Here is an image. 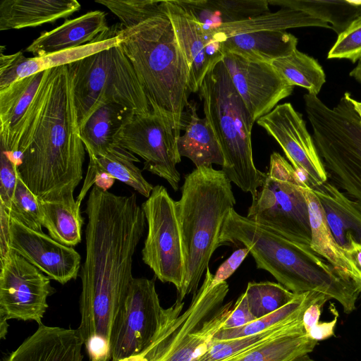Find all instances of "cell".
<instances>
[{"label":"cell","mask_w":361,"mask_h":361,"mask_svg":"<svg viewBox=\"0 0 361 361\" xmlns=\"http://www.w3.org/2000/svg\"><path fill=\"white\" fill-rule=\"evenodd\" d=\"M298 39L285 30H262L230 36L221 42L224 54L271 63L297 49Z\"/></svg>","instance_id":"4316f807"},{"label":"cell","mask_w":361,"mask_h":361,"mask_svg":"<svg viewBox=\"0 0 361 361\" xmlns=\"http://www.w3.org/2000/svg\"><path fill=\"white\" fill-rule=\"evenodd\" d=\"M350 102L353 106L355 111L357 114L361 124V102L355 99L352 97H350Z\"/></svg>","instance_id":"f907efd6"},{"label":"cell","mask_w":361,"mask_h":361,"mask_svg":"<svg viewBox=\"0 0 361 361\" xmlns=\"http://www.w3.org/2000/svg\"><path fill=\"white\" fill-rule=\"evenodd\" d=\"M177 3L208 34L220 27L269 12L267 0H181ZM214 37V36H213Z\"/></svg>","instance_id":"cb8c5ba5"},{"label":"cell","mask_w":361,"mask_h":361,"mask_svg":"<svg viewBox=\"0 0 361 361\" xmlns=\"http://www.w3.org/2000/svg\"><path fill=\"white\" fill-rule=\"evenodd\" d=\"M330 299L329 297H325L314 302L305 310L302 319L305 332L319 322L322 307Z\"/></svg>","instance_id":"7dc6e473"},{"label":"cell","mask_w":361,"mask_h":361,"mask_svg":"<svg viewBox=\"0 0 361 361\" xmlns=\"http://www.w3.org/2000/svg\"><path fill=\"white\" fill-rule=\"evenodd\" d=\"M269 5L303 11L310 16L331 23V29L339 35L361 15V1L269 0Z\"/></svg>","instance_id":"836d02e7"},{"label":"cell","mask_w":361,"mask_h":361,"mask_svg":"<svg viewBox=\"0 0 361 361\" xmlns=\"http://www.w3.org/2000/svg\"><path fill=\"white\" fill-rule=\"evenodd\" d=\"M249 253L250 250L245 247L233 252L232 255L219 266L216 274L213 275L211 283L212 286L214 287L221 282L226 281V280L240 267Z\"/></svg>","instance_id":"7bdbcfd3"},{"label":"cell","mask_w":361,"mask_h":361,"mask_svg":"<svg viewBox=\"0 0 361 361\" xmlns=\"http://www.w3.org/2000/svg\"><path fill=\"white\" fill-rule=\"evenodd\" d=\"M349 75L361 85V61L350 71Z\"/></svg>","instance_id":"681fc988"},{"label":"cell","mask_w":361,"mask_h":361,"mask_svg":"<svg viewBox=\"0 0 361 361\" xmlns=\"http://www.w3.org/2000/svg\"><path fill=\"white\" fill-rule=\"evenodd\" d=\"M117 25L82 46L41 57H26L22 51L0 54V90L13 82L48 69L71 64L90 55L118 44Z\"/></svg>","instance_id":"d6986e66"},{"label":"cell","mask_w":361,"mask_h":361,"mask_svg":"<svg viewBox=\"0 0 361 361\" xmlns=\"http://www.w3.org/2000/svg\"><path fill=\"white\" fill-rule=\"evenodd\" d=\"M231 182L212 166L195 168L185 176L176 201L185 258V275L176 301L198 290L202 275L219 245L225 219L235 204Z\"/></svg>","instance_id":"5b68a950"},{"label":"cell","mask_w":361,"mask_h":361,"mask_svg":"<svg viewBox=\"0 0 361 361\" xmlns=\"http://www.w3.org/2000/svg\"><path fill=\"white\" fill-rule=\"evenodd\" d=\"M256 317L250 310L247 297L242 293L233 304L231 314L224 322L222 329H235L255 321Z\"/></svg>","instance_id":"b9f144b4"},{"label":"cell","mask_w":361,"mask_h":361,"mask_svg":"<svg viewBox=\"0 0 361 361\" xmlns=\"http://www.w3.org/2000/svg\"><path fill=\"white\" fill-rule=\"evenodd\" d=\"M0 326H1V338H4V336L6 334L7 329H8V324L7 320L4 319H0Z\"/></svg>","instance_id":"816d5d0a"},{"label":"cell","mask_w":361,"mask_h":361,"mask_svg":"<svg viewBox=\"0 0 361 361\" xmlns=\"http://www.w3.org/2000/svg\"><path fill=\"white\" fill-rule=\"evenodd\" d=\"M341 252L352 269L351 279L361 293V245L353 242L348 249L341 248Z\"/></svg>","instance_id":"f6af8a7d"},{"label":"cell","mask_w":361,"mask_h":361,"mask_svg":"<svg viewBox=\"0 0 361 361\" xmlns=\"http://www.w3.org/2000/svg\"><path fill=\"white\" fill-rule=\"evenodd\" d=\"M257 123L279 143L300 180L309 188L327 181L329 174L313 137L302 115L290 103L277 105Z\"/></svg>","instance_id":"9a60e30c"},{"label":"cell","mask_w":361,"mask_h":361,"mask_svg":"<svg viewBox=\"0 0 361 361\" xmlns=\"http://www.w3.org/2000/svg\"><path fill=\"white\" fill-rule=\"evenodd\" d=\"M0 262H1L11 250L9 247L11 218L6 210L1 206H0Z\"/></svg>","instance_id":"bcb514c9"},{"label":"cell","mask_w":361,"mask_h":361,"mask_svg":"<svg viewBox=\"0 0 361 361\" xmlns=\"http://www.w3.org/2000/svg\"><path fill=\"white\" fill-rule=\"evenodd\" d=\"M1 151L39 200L72 195L82 179L85 148L80 137L68 65L48 69L25 113L6 135Z\"/></svg>","instance_id":"6da1fadb"},{"label":"cell","mask_w":361,"mask_h":361,"mask_svg":"<svg viewBox=\"0 0 361 361\" xmlns=\"http://www.w3.org/2000/svg\"><path fill=\"white\" fill-rule=\"evenodd\" d=\"M80 8L75 0H3L0 30H18L51 23Z\"/></svg>","instance_id":"d4e9b609"},{"label":"cell","mask_w":361,"mask_h":361,"mask_svg":"<svg viewBox=\"0 0 361 361\" xmlns=\"http://www.w3.org/2000/svg\"><path fill=\"white\" fill-rule=\"evenodd\" d=\"M85 259L79 276L83 341L99 336L110 343L111 333L131 283L133 258L146 220L137 196L118 195L94 185L85 210Z\"/></svg>","instance_id":"7a4b0ae2"},{"label":"cell","mask_w":361,"mask_h":361,"mask_svg":"<svg viewBox=\"0 0 361 361\" xmlns=\"http://www.w3.org/2000/svg\"><path fill=\"white\" fill-rule=\"evenodd\" d=\"M80 129L99 108L118 104L135 114L151 111L130 61L119 44L68 64Z\"/></svg>","instance_id":"ba28073f"},{"label":"cell","mask_w":361,"mask_h":361,"mask_svg":"<svg viewBox=\"0 0 361 361\" xmlns=\"http://www.w3.org/2000/svg\"><path fill=\"white\" fill-rule=\"evenodd\" d=\"M327 59H348L352 63L361 61V15L338 35Z\"/></svg>","instance_id":"ab89813d"},{"label":"cell","mask_w":361,"mask_h":361,"mask_svg":"<svg viewBox=\"0 0 361 361\" xmlns=\"http://www.w3.org/2000/svg\"><path fill=\"white\" fill-rule=\"evenodd\" d=\"M182 123L185 133L178 140L180 156L190 159L196 168L222 166L224 159L217 138L206 118L198 116L195 103H188Z\"/></svg>","instance_id":"484cf974"},{"label":"cell","mask_w":361,"mask_h":361,"mask_svg":"<svg viewBox=\"0 0 361 361\" xmlns=\"http://www.w3.org/2000/svg\"><path fill=\"white\" fill-rule=\"evenodd\" d=\"M109 29L104 12L89 11L66 20L51 30L42 32L25 51L34 57L44 56L92 42Z\"/></svg>","instance_id":"44dd1931"},{"label":"cell","mask_w":361,"mask_h":361,"mask_svg":"<svg viewBox=\"0 0 361 361\" xmlns=\"http://www.w3.org/2000/svg\"><path fill=\"white\" fill-rule=\"evenodd\" d=\"M44 72L19 79L0 90V136L18 123L34 99Z\"/></svg>","instance_id":"e575fe53"},{"label":"cell","mask_w":361,"mask_h":361,"mask_svg":"<svg viewBox=\"0 0 361 361\" xmlns=\"http://www.w3.org/2000/svg\"><path fill=\"white\" fill-rule=\"evenodd\" d=\"M155 276L134 278L113 325L111 361H123L146 348L161 331L182 312L184 302L161 306Z\"/></svg>","instance_id":"8fae6325"},{"label":"cell","mask_w":361,"mask_h":361,"mask_svg":"<svg viewBox=\"0 0 361 361\" xmlns=\"http://www.w3.org/2000/svg\"><path fill=\"white\" fill-rule=\"evenodd\" d=\"M293 166L279 153L270 156L269 169L252 196L246 217L283 237L310 246L311 231L303 188Z\"/></svg>","instance_id":"30bf717a"},{"label":"cell","mask_w":361,"mask_h":361,"mask_svg":"<svg viewBox=\"0 0 361 361\" xmlns=\"http://www.w3.org/2000/svg\"><path fill=\"white\" fill-rule=\"evenodd\" d=\"M344 93L331 109L318 97L304 95L305 110L312 128V137L328 174L361 212V124Z\"/></svg>","instance_id":"52a82bcc"},{"label":"cell","mask_w":361,"mask_h":361,"mask_svg":"<svg viewBox=\"0 0 361 361\" xmlns=\"http://www.w3.org/2000/svg\"><path fill=\"white\" fill-rule=\"evenodd\" d=\"M338 313L330 322H318L313 327L309 329L306 334L316 341L325 340L334 334V329L338 319Z\"/></svg>","instance_id":"c3c4849f"},{"label":"cell","mask_w":361,"mask_h":361,"mask_svg":"<svg viewBox=\"0 0 361 361\" xmlns=\"http://www.w3.org/2000/svg\"><path fill=\"white\" fill-rule=\"evenodd\" d=\"M317 344V341L312 340L305 330L290 332L222 361H293L311 353Z\"/></svg>","instance_id":"d6a6232c"},{"label":"cell","mask_w":361,"mask_h":361,"mask_svg":"<svg viewBox=\"0 0 361 361\" xmlns=\"http://www.w3.org/2000/svg\"><path fill=\"white\" fill-rule=\"evenodd\" d=\"M222 61L254 122L271 111L293 91L294 86L269 63L232 53H225Z\"/></svg>","instance_id":"2e32d148"},{"label":"cell","mask_w":361,"mask_h":361,"mask_svg":"<svg viewBox=\"0 0 361 361\" xmlns=\"http://www.w3.org/2000/svg\"><path fill=\"white\" fill-rule=\"evenodd\" d=\"M325 297L329 296L317 291L297 294L290 302L275 312L238 328L221 329L213 338L231 339L257 334L280 322L303 315L310 305Z\"/></svg>","instance_id":"8d00e7d4"},{"label":"cell","mask_w":361,"mask_h":361,"mask_svg":"<svg viewBox=\"0 0 361 361\" xmlns=\"http://www.w3.org/2000/svg\"><path fill=\"white\" fill-rule=\"evenodd\" d=\"M293 361H314L313 359H312L308 354H305L302 355H300L298 357H296Z\"/></svg>","instance_id":"f5cc1de1"},{"label":"cell","mask_w":361,"mask_h":361,"mask_svg":"<svg viewBox=\"0 0 361 361\" xmlns=\"http://www.w3.org/2000/svg\"><path fill=\"white\" fill-rule=\"evenodd\" d=\"M133 114L135 113L131 109L115 103L96 110L80 129L89 158L98 157L117 146L116 136Z\"/></svg>","instance_id":"83f0119b"},{"label":"cell","mask_w":361,"mask_h":361,"mask_svg":"<svg viewBox=\"0 0 361 361\" xmlns=\"http://www.w3.org/2000/svg\"><path fill=\"white\" fill-rule=\"evenodd\" d=\"M10 249L61 284L76 279L81 267L80 254L73 247L11 219Z\"/></svg>","instance_id":"e0dca14e"},{"label":"cell","mask_w":361,"mask_h":361,"mask_svg":"<svg viewBox=\"0 0 361 361\" xmlns=\"http://www.w3.org/2000/svg\"><path fill=\"white\" fill-rule=\"evenodd\" d=\"M78 329L39 325L4 361H82Z\"/></svg>","instance_id":"ffe728a7"},{"label":"cell","mask_w":361,"mask_h":361,"mask_svg":"<svg viewBox=\"0 0 361 361\" xmlns=\"http://www.w3.org/2000/svg\"><path fill=\"white\" fill-rule=\"evenodd\" d=\"M147 224L142 259L163 283L182 289L185 258L176 201L163 185L154 186L141 205Z\"/></svg>","instance_id":"7c38bea8"},{"label":"cell","mask_w":361,"mask_h":361,"mask_svg":"<svg viewBox=\"0 0 361 361\" xmlns=\"http://www.w3.org/2000/svg\"><path fill=\"white\" fill-rule=\"evenodd\" d=\"M199 92L205 118L224 156L221 170L231 183L253 196L265 176L253 160L251 134L255 122L223 61L208 72Z\"/></svg>","instance_id":"8992f818"},{"label":"cell","mask_w":361,"mask_h":361,"mask_svg":"<svg viewBox=\"0 0 361 361\" xmlns=\"http://www.w3.org/2000/svg\"><path fill=\"white\" fill-rule=\"evenodd\" d=\"M303 192L308 209L311 248L351 279L352 269L332 235L319 200L309 187H304Z\"/></svg>","instance_id":"1f68e13d"},{"label":"cell","mask_w":361,"mask_h":361,"mask_svg":"<svg viewBox=\"0 0 361 361\" xmlns=\"http://www.w3.org/2000/svg\"><path fill=\"white\" fill-rule=\"evenodd\" d=\"M213 274L206 270L201 287L189 307L166 325L141 353L123 361H193L223 328L233 305H224L229 287L226 281L212 287Z\"/></svg>","instance_id":"9c48e42d"},{"label":"cell","mask_w":361,"mask_h":361,"mask_svg":"<svg viewBox=\"0 0 361 361\" xmlns=\"http://www.w3.org/2000/svg\"><path fill=\"white\" fill-rule=\"evenodd\" d=\"M311 189L321 202L338 246L348 249L353 242L361 245V212L355 203L328 180Z\"/></svg>","instance_id":"603a6c76"},{"label":"cell","mask_w":361,"mask_h":361,"mask_svg":"<svg viewBox=\"0 0 361 361\" xmlns=\"http://www.w3.org/2000/svg\"><path fill=\"white\" fill-rule=\"evenodd\" d=\"M42 226L49 235L56 241L73 247L82 240V227L84 223L80 214V206L73 195L59 200H39Z\"/></svg>","instance_id":"f1b7e54d"},{"label":"cell","mask_w":361,"mask_h":361,"mask_svg":"<svg viewBox=\"0 0 361 361\" xmlns=\"http://www.w3.org/2000/svg\"><path fill=\"white\" fill-rule=\"evenodd\" d=\"M18 180L17 169L13 160L3 151L0 154V206L9 214Z\"/></svg>","instance_id":"60d3db41"},{"label":"cell","mask_w":361,"mask_h":361,"mask_svg":"<svg viewBox=\"0 0 361 361\" xmlns=\"http://www.w3.org/2000/svg\"><path fill=\"white\" fill-rule=\"evenodd\" d=\"M134 162H140V160L133 153L118 145L110 148L98 157L89 158L85 178L76 198L77 203L81 205L90 188L104 174L130 186L148 198L154 186L144 178L142 171Z\"/></svg>","instance_id":"7402d4cb"},{"label":"cell","mask_w":361,"mask_h":361,"mask_svg":"<svg viewBox=\"0 0 361 361\" xmlns=\"http://www.w3.org/2000/svg\"><path fill=\"white\" fill-rule=\"evenodd\" d=\"M164 5L189 67L190 92H197L208 72L224 58L221 42L207 33L176 1H164Z\"/></svg>","instance_id":"ac0fdd59"},{"label":"cell","mask_w":361,"mask_h":361,"mask_svg":"<svg viewBox=\"0 0 361 361\" xmlns=\"http://www.w3.org/2000/svg\"><path fill=\"white\" fill-rule=\"evenodd\" d=\"M233 243L250 250L257 269L270 273L295 294L317 291L338 301L343 312L356 308L360 290L355 283L310 245L290 240L231 209L219 237V245Z\"/></svg>","instance_id":"277c9868"},{"label":"cell","mask_w":361,"mask_h":361,"mask_svg":"<svg viewBox=\"0 0 361 361\" xmlns=\"http://www.w3.org/2000/svg\"><path fill=\"white\" fill-rule=\"evenodd\" d=\"M245 293L250 310L256 319L280 309L297 295L279 283L271 281L249 282Z\"/></svg>","instance_id":"74e56055"},{"label":"cell","mask_w":361,"mask_h":361,"mask_svg":"<svg viewBox=\"0 0 361 361\" xmlns=\"http://www.w3.org/2000/svg\"><path fill=\"white\" fill-rule=\"evenodd\" d=\"M9 216L11 219L18 221L34 231H42L39 200L18 174L9 209Z\"/></svg>","instance_id":"f35d334b"},{"label":"cell","mask_w":361,"mask_h":361,"mask_svg":"<svg viewBox=\"0 0 361 361\" xmlns=\"http://www.w3.org/2000/svg\"><path fill=\"white\" fill-rule=\"evenodd\" d=\"M0 262V319L42 324L47 298L55 292L51 279L12 250Z\"/></svg>","instance_id":"5bb4252c"},{"label":"cell","mask_w":361,"mask_h":361,"mask_svg":"<svg viewBox=\"0 0 361 361\" xmlns=\"http://www.w3.org/2000/svg\"><path fill=\"white\" fill-rule=\"evenodd\" d=\"M270 63L289 84L304 87L310 94L317 95L326 82L325 73L317 61L297 49Z\"/></svg>","instance_id":"d590c367"},{"label":"cell","mask_w":361,"mask_h":361,"mask_svg":"<svg viewBox=\"0 0 361 361\" xmlns=\"http://www.w3.org/2000/svg\"><path fill=\"white\" fill-rule=\"evenodd\" d=\"M90 361H111V346L109 341L99 336L90 338L84 343Z\"/></svg>","instance_id":"ee69618b"},{"label":"cell","mask_w":361,"mask_h":361,"mask_svg":"<svg viewBox=\"0 0 361 361\" xmlns=\"http://www.w3.org/2000/svg\"><path fill=\"white\" fill-rule=\"evenodd\" d=\"M302 27L331 28L329 24L303 11L281 8L274 13L269 11L247 20L224 25L218 28L213 36L222 42L226 38L238 34L262 30H285Z\"/></svg>","instance_id":"f546056e"},{"label":"cell","mask_w":361,"mask_h":361,"mask_svg":"<svg viewBox=\"0 0 361 361\" xmlns=\"http://www.w3.org/2000/svg\"><path fill=\"white\" fill-rule=\"evenodd\" d=\"M118 44L130 61L151 110L161 114L180 136L189 103L190 71L166 12L164 1L126 0L113 10Z\"/></svg>","instance_id":"3957f363"},{"label":"cell","mask_w":361,"mask_h":361,"mask_svg":"<svg viewBox=\"0 0 361 361\" xmlns=\"http://www.w3.org/2000/svg\"><path fill=\"white\" fill-rule=\"evenodd\" d=\"M302 319V315L290 318L263 331L247 336L224 340L212 338L193 361H222L279 336L303 331Z\"/></svg>","instance_id":"4dcf8cb0"},{"label":"cell","mask_w":361,"mask_h":361,"mask_svg":"<svg viewBox=\"0 0 361 361\" xmlns=\"http://www.w3.org/2000/svg\"><path fill=\"white\" fill-rule=\"evenodd\" d=\"M179 135L171 123L153 111L133 114L118 133L116 145L145 160L144 169L165 179L178 190L180 175L176 169L181 157Z\"/></svg>","instance_id":"4fadbf2b"}]
</instances>
